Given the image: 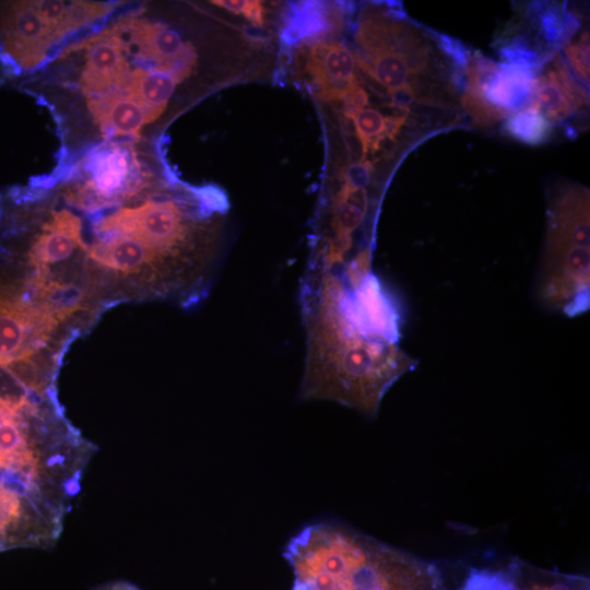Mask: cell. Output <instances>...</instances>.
I'll return each instance as SVG.
<instances>
[{
  "label": "cell",
  "mask_w": 590,
  "mask_h": 590,
  "mask_svg": "<svg viewBox=\"0 0 590 590\" xmlns=\"http://www.w3.org/2000/svg\"><path fill=\"white\" fill-rule=\"evenodd\" d=\"M528 13L538 37L550 55H555L559 47H564L579 26L577 16L565 4L534 2Z\"/></svg>",
  "instance_id": "ac0fdd59"
},
{
  "label": "cell",
  "mask_w": 590,
  "mask_h": 590,
  "mask_svg": "<svg viewBox=\"0 0 590 590\" xmlns=\"http://www.w3.org/2000/svg\"><path fill=\"white\" fill-rule=\"evenodd\" d=\"M461 103L473 123L480 128L492 127L508 116V114L494 107L483 97L464 91L461 95Z\"/></svg>",
  "instance_id": "603a6c76"
},
{
  "label": "cell",
  "mask_w": 590,
  "mask_h": 590,
  "mask_svg": "<svg viewBox=\"0 0 590 590\" xmlns=\"http://www.w3.org/2000/svg\"><path fill=\"white\" fill-rule=\"evenodd\" d=\"M213 4L227 11L243 15L253 25L260 27L263 24V7L256 0H216Z\"/></svg>",
  "instance_id": "d4e9b609"
},
{
  "label": "cell",
  "mask_w": 590,
  "mask_h": 590,
  "mask_svg": "<svg viewBox=\"0 0 590 590\" xmlns=\"http://www.w3.org/2000/svg\"><path fill=\"white\" fill-rule=\"evenodd\" d=\"M93 590H142L127 580H111L96 586Z\"/></svg>",
  "instance_id": "484cf974"
},
{
  "label": "cell",
  "mask_w": 590,
  "mask_h": 590,
  "mask_svg": "<svg viewBox=\"0 0 590 590\" xmlns=\"http://www.w3.org/2000/svg\"><path fill=\"white\" fill-rule=\"evenodd\" d=\"M586 88L570 73L563 57L553 55L536 76L530 104L551 122L568 119L588 106Z\"/></svg>",
  "instance_id": "7c38bea8"
},
{
  "label": "cell",
  "mask_w": 590,
  "mask_h": 590,
  "mask_svg": "<svg viewBox=\"0 0 590 590\" xmlns=\"http://www.w3.org/2000/svg\"><path fill=\"white\" fill-rule=\"evenodd\" d=\"M352 51L358 67L390 95L423 97L437 62L429 39L409 22L366 9L356 26Z\"/></svg>",
  "instance_id": "277c9868"
},
{
  "label": "cell",
  "mask_w": 590,
  "mask_h": 590,
  "mask_svg": "<svg viewBox=\"0 0 590 590\" xmlns=\"http://www.w3.org/2000/svg\"><path fill=\"white\" fill-rule=\"evenodd\" d=\"M122 20L109 28L71 45L61 51L59 58L68 54L88 48L85 64L80 76V88L92 97L104 96L122 88L129 80V62L127 48L120 38Z\"/></svg>",
  "instance_id": "9c48e42d"
},
{
  "label": "cell",
  "mask_w": 590,
  "mask_h": 590,
  "mask_svg": "<svg viewBox=\"0 0 590 590\" xmlns=\"http://www.w3.org/2000/svg\"><path fill=\"white\" fill-rule=\"evenodd\" d=\"M305 64L315 93L322 101L343 104L362 87L354 55L342 43L314 42L307 50Z\"/></svg>",
  "instance_id": "8fae6325"
},
{
  "label": "cell",
  "mask_w": 590,
  "mask_h": 590,
  "mask_svg": "<svg viewBox=\"0 0 590 590\" xmlns=\"http://www.w3.org/2000/svg\"><path fill=\"white\" fill-rule=\"evenodd\" d=\"M552 129V122L532 104L508 115L503 123V130L508 137L528 145L546 142Z\"/></svg>",
  "instance_id": "ffe728a7"
},
{
  "label": "cell",
  "mask_w": 590,
  "mask_h": 590,
  "mask_svg": "<svg viewBox=\"0 0 590 590\" xmlns=\"http://www.w3.org/2000/svg\"><path fill=\"white\" fill-rule=\"evenodd\" d=\"M58 40L34 1H0V70L4 76L36 69Z\"/></svg>",
  "instance_id": "52a82bcc"
},
{
  "label": "cell",
  "mask_w": 590,
  "mask_h": 590,
  "mask_svg": "<svg viewBox=\"0 0 590 590\" xmlns=\"http://www.w3.org/2000/svg\"><path fill=\"white\" fill-rule=\"evenodd\" d=\"M589 276V191L569 185L550 199L536 298L552 311L577 315L588 308Z\"/></svg>",
  "instance_id": "3957f363"
},
{
  "label": "cell",
  "mask_w": 590,
  "mask_h": 590,
  "mask_svg": "<svg viewBox=\"0 0 590 590\" xmlns=\"http://www.w3.org/2000/svg\"><path fill=\"white\" fill-rule=\"evenodd\" d=\"M123 33L129 35V44L137 57L150 61L153 69L189 75L196 63L193 48L179 34L166 25L132 16L123 19Z\"/></svg>",
  "instance_id": "30bf717a"
},
{
  "label": "cell",
  "mask_w": 590,
  "mask_h": 590,
  "mask_svg": "<svg viewBox=\"0 0 590 590\" xmlns=\"http://www.w3.org/2000/svg\"><path fill=\"white\" fill-rule=\"evenodd\" d=\"M374 173V165L370 161L359 160V162L349 165L342 174V185L334 194L331 209L339 206L362 191L370 182Z\"/></svg>",
  "instance_id": "44dd1931"
},
{
  "label": "cell",
  "mask_w": 590,
  "mask_h": 590,
  "mask_svg": "<svg viewBox=\"0 0 590 590\" xmlns=\"http://www.w3.org/2000/svg\"><path fill=\"white\" fill-rule=\"evenodd\" d=\"M135 151L129 144L105 143L86 158L85 179L64 188L63 197L87 212L117 205L144 187Z\"/></svg>",
  "instance_id": "8992f818"
},
{
  "label": "cell",
  "mask_w": 590,
  "mask_h": 590,
  "mask_svg": "<svg viewBox=\"0 0 590 590\" xmlns=\"http://www.w3.org/2000/svg\"><path fill=\"white\" fill-rule=\"evenodd\" d=\"M37 11L46 19L58 39L86 26L113 10L108 3L88 1H34Z\"/></svg>",
  "instance_id": "2e32d148"
},
{
  "label": "cell",
  "mask_w": 590,
  "mask_h": 590,
  "mask_svg": "<svg viewBox=\"0 0 590 590\" xmlns=\"http://www.w3.org/2000/svg\"><path fill=\"white\" fill-rule=\"evenodd\" d=\"M345 117L353 122L361 144V160H366L367 155L374 154L384 141L396 138L409 115L406 111L396 116H385L378 109L365 106Z\"/></svg>",
  "instance_id": "d6986e66"
},
{
  "label": "cell",
  "mask_w": 590,
  "mask_h": 590,
  "mask_svg": "<svg viewBox=\"0 0 590 590\" xmlns=\"http://www.w3.org/2000/svg\"><path fill=\"white\" fill-rule=\"evenodd\" d=\"M88 108L106 137L139 138L143 125L152 121L139 102L120 91L92 97Z\"/></svg>",
  "instance_id": "5bb4252c"
},
{
  "label": "cell",
  "mask_w": 590,
  "mask_h": 590,
  "mask_svg": "<svg viewBox=\"0 0 590 590\" xmlns=\"http://www.w3.org/2000/svg\"><path fill=\"white\" fill-rule=\"evenodd\" d=\"M435 42L438 49L444 54L447 61L452 64L455 70L463 73L471 57V54L463 44L445 34H436Z\"/></svg>",
  "instance_id": "cb8c5ba5"
},
{
  "label": "cell",
  "mask_w": 590,
  "mask_h": 590,
  "mask_svg": "<svg viewBox=\"0 0 590 590\" xmlns=\"http://www.w3.org/2000/svg\"><path fill=\"white\" fill-rule=\"evenodd\" d=\"M64 516L0 485V552L49 548L58 541Z\"/></svg>",
  "instance_id": "ba28073f"
},
{
  "label": "cell",
  "mask_w": 590,
  "mask_h": 590,
  "mask_svg": "<svg viewBox=\"0 0 590 590\" xmlns=\"http://www.w3.org/2000/svg\"><path fill=\"white\" fill-rule=\"evenodd\" d=\"M306 359L298 400H327L375 417L415 362L398 345L397 319L371 294L331 273L304 281Z\"/></svg>",
  "instance_id": "6da1fadb"
},
{
  "label": "cell",
  "mask_w": 590,
  "mask_h": 590,
  "mask_svg": "<svg viewBox=\"0 0 590 590\" xmlns=\"http://www.w3.org/2000/svg\"><path fill=\"white\" fill-rule=\"evenodd\" d=\"M342 12L328 2L304 1L292 4L285 14L281 32L287 45L324 38L342 26Z\"/></svg>",
  "instance_id": "4fadbf2b"
},
{
  "label": "cell",
  "mask_w": 590,
  "mask_h": 590,
  "mask_svg": "<svg viewBox=\"0 0 590 590\" xmlns=\"http://www.w3.org/2000/svg\"><path fill=\"white\" fill-rule=\"evenodd\" d=\"M74 335L33 306L10 285H0V364L11 373L22 365L58 371Z\"/></svg>",
  "instance_id": "5b68a950"
},
{
  "label": "cell",
  "mask_w": 590,
  "mask_h": 590,
  "mask_svg": "<svg viewBox=\"0 0 590 590\" xmlns=\"http://www.w3.org/2000/svg\"><path fill=\"white\" fill-rule=\"evenodd\" d=\"M182 80L168 71L137 69L130 74L125 93L139 102L153 121L166 108L176 85Z\"/></svg>",
  "instance_id": "e0dca14e"
},
{
  "label": "cell",
  "mask_w": 590,
  "mask_h": 590,
  "mask_svg": "<svg viewBox=\"0 0 590 590\" xmlns=\"http://www.w3.org/2000/svg\"><path fill=\"white\" fill-rule=\"evenodd\" d=\"M292 590H442L433 564L333 520L309 523L286 543Z\"/></svg>",
  "instance_id": "7a4b0ae2"
},
{
  "label": "cell",
  "mask_w": 590,
  "mask_h": 590,
  "mask_svg": "<svg viewBox=\"0 0 590 590\" xmlns=\"http://www.w3.org/2000/svg\"><path fill=\"white\" fill-rule=\"evenodd\" d=\"M536 76L524 68L497 62L496 70L483 90V97L510 115L530 104Z\"/></svg>",
  "instance_id": "9a60e30c"
},
{
  "label": "cell",
  "mask_w": 590,
  "mask_h": 590,
  "mask_svg": "<svg viewBox=\"0 0 590 590\" xmlns=\"http://www.w3.org/2000/svg\"><path fill=\"white\" fill-rule=\"evenodd\" d=\"M566 64L581 85L589 86V32L583 31L577 37L570 38L564 46Z\"/></svg>",
  "instance_id": "7402d4cb"
}]
</instances>
